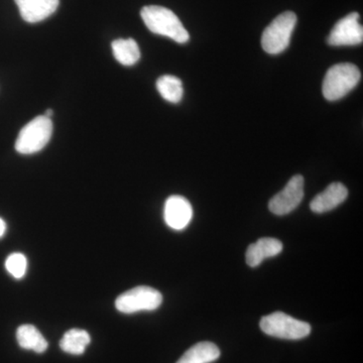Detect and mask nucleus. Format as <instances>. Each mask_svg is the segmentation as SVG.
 Listing matches in <instances>:
<instances>
[{"instance_id":"nucleus-5","label":"nucleus","mask_w":363,"mask_h":363,"mask_svg":"<svg viewBox=\"0 0 363 363\" xmlns=\"http://www.w3.org/2000/svg\"><path fill=\"white\" fill-rule=\"evenodd\" d=\"M52 123L45 116L35 117L23 126L16 142V152L21 155H33L44 149L51 140Z\"/></svg>"},{"instance_id":"nucleus-2","label":"nucleus","mask_w":363,"mask_h":363,"mask_svg":"<svg viewBox=\"0 0 363 363\" xmlns=\"http://www.w3.org/2000/svg\"><path fill=\"white\" fill-rule=\"evenodd\" d=\"M362 79L359 69L350 63L332 66L325 75L322 92L329 101H336L357 87Z\"/></svg>"},{"instance_id":"nucleus-19","label":"nucleus","mask_w":363,"mask_h":363,"mask_svg":"<svg viewBox=\"0 0 363 363\" xmlns=\"http://www.w3.org/2000/svg\"><path fill=\"white\" fill-rule=\"evenodd\" d=\"M6 223L4 219L0 218V238L6 234Z\"/></svg>"},{"instance_id":"nucleus-12","label":"nucleus","mask_w":363,"mask_h":363,"mask_svg":"<svg viewBox=\"0 0 363 363\" xmlns=\"http://www.w3.org/2000/svg\"><path fill=\"white\" fill-rule=\"evenodd\" d=\"M283 250V243L279 240L272 238H260L257 242L248 247L245 253V260L250 267H257L262 260L267 257H274Z\"/></svg>"},{"instance_id":"nucleus-14","label":"nucleus","mask_w":363,"mask_h":363,"mask_svg":"<svg viewBox=\"0 0 363 363\" xmlns=\"http://www.w3.org/2000/svg\"><path fill=\"white\" fill-rule=\"evenodd\" d=\"M220 357V350L214 343L199 342L189 348L176 363H211Z\"/></svg>"},{"instance_id":"nucleus-11","label":"nucleus","mask_w":363,"mask_h":363,"mask_svg":"<svg viewBox=\"0 0 363 363\" xmlns=\"http://www.w3.org/2000/svg\"><path fill=\"white\" fill-rule=\"evenodd\" d=\"M348 196V190L343 184L332 183L323 192L318 194L312 202L310 208L313 212L318 214L325 213L335 209L339 205L345 201Z\"/></svg>"},{"instance_id":"nucleus-7","label":"nucleus","mask_w":363,"mask_h":363,"mask_svg":"<svg viewBox=\"0 0 363 363\" xmlns=\"http://www.w3.org/2000/svg\"><path fill=\"white\" fill-rule=\"evenodd\" d=\"M303 198L304 178L301 175L294 176L286 187L269 200V211L278 216L291 213L301 204Z\"/></svg>"},{"instance_id":"nucleus-10","label":"nucleus","mask_w":363,"mask_h":363,"mask_svg":"<svg viewBox=\"0 0 363 363\" xmlns=\"http://www.w3.org/2000/svg\"><path fill=\"white\" fill-rule=\"evenodd\" d=\"M23 20L37 23L51 16L58 9L60 0H14Z\"/></svg>"},{"instance_id":"nucleus-6","label":"nucleus","mask_w":363,"mask_h":363,"mask_svg":"<svg viewBox=\"0 0 363 363\" xmlns=\"http://www.w3.org/2000/svg\"><path fill=\"white\" fill-rule=\"evenodd\" d=\"M162 303V295L156 289L140 286L121 294L116 301L117 311L133 314L140 311H154Z\"/></svg>"},{"instance_id":"nucleus-9","label":"nucleus","mask_w":363,"mask_h":363,"mask_svg":"<svg viewBox=\"0 0 363 363\" xmlns=\"http://www.w3.org/2000/svg\"><path fill=\"white\" fill-rule=\"evenodd\" d=\"M193 217L190 202L182 196L174 195L164 203V218L167 225L175 230H183L189 225Z\"/></svg>"},{"instance_id":"nucleus-15","label":"nucleus","mask_w":363,"mask_h":363,"mask_svg":"<svg viewBox=\"0 0 363 363\" xmlns=\"http://www.w3.org/2000/svg\"><path fill=\"white\" fill-rule=\"evenodd\" d=\"M112 52L117 62L123 66H133L140 59V47L133 39H118L112 42Z\"/></svg>"},{"instance_id":"nucleus-17","label":"nucleus","mask_w":363,"mask_h":363,"mask_svg":"<svg viewBox=\"0 0 363 363\" xmlns=\"http://www.w3.org/2000/svg\"><path fill=\"white\" fill-rule=\"evenodd\" d=\"M157 89L161 96L171 104H179L183 98V83L175 76L164 75L157 79Z\"/></svg>"},{"instance_id":"nucleus-3","label":"nucleus","mask_w":363,"mask_h":363,"mask_svg":"<svg viewBox=\"0 0 363 363\" xmlns=\"http://www.w3.org/2000/svg\"><path fill=\"white\" fill-rule=\"evenodd\" d=\"M296 25L297 16L293 11L279 14L262 33V49L269 55H279L285 51L290 45Z\"/></svg>"},{"instance_id":"nucleus-13","label":"nucleus","mask_w":363,"mask_h":363,"mask_svg":"<svg viewBox=\"0 0 363 363\" xmlns=\"http://www.w3.org/2000/svg\"><path fill=\"white\" fill-rule=\"evenodd\" d=\"M16 339L23 350H33L39 354L44 353L49 346L39 329L30 324L21 325L18 327Z\"/></svg>"},{"instance_id":"nucleus-16","label":"nucleus","mask_w":363,"mask_h":363,"mask_svg":"<svg viewBox=\"0 0 363 363\" xmlns=\"http://www.w3.org/2000/svg\"><path fill=\"white\" fill-rule=\"evenodd\" d=\"M91 337L87 331L82 329H71L67 331L60 341V347L64 352L72 355H81L89 345Z\"/></svg>"},{"instance_id":"nucleus-18","label":"nucleus","mask_w":363,"mask_h":363,"mask_svg":"<svg viewBox=\"0 0 363 363\" xmlns=\"http://www.w3.org/2000/svg\"><path fill=\"white\" fill-rule=\"evenodd\" d=\"M6 269L14 279H23L28 269V259L26 255L21 252L11 253L6 259Z\"/></svg>"},{"instance_id":"nucleus-1","label":"nucleus","mask_w":363,"mask_h":363,"mask_svg":"<svg viewBox=\"0 0 363 363\" xmlns=\"http://www.w3.org/2000/svg\"><path fill=\"white\" fill-rule=\"evenodd\" d=\"M140 16L150 32L164 35L179 44H186L190 40L188 30L171 9L159 6L143 7Z\"/></svg>"},{"instance_id":"nucleus-20","label":"nucleus","mask_w":363,"mask_h":363,"mask_svg":"<svg viewBox=\"0 0 363 363\" xmlns=\"http://www.w3.org/2000/svg\"><path fill=\"white\" fill-rule=\"evenodd\" d=\"M52 112H54V111H52V109H48V111H45V116L48 117V118H51V117L52 116V114H54V113H52Z\"/></svg>"},{"instance_id":"nucleus-8","label":"nucleus","mask_w":363,"mask_h":363,"mask_svg":"<svg viewBox=\"0 0 363 363\" xmlns=\"http://www.w3.org/2000/svg\"><path fill=\"white\" fill-rule=\"evenodd\" d=\"M363 42V28L359 23V14L351 13L337 21L332 28L327 43L333 47L357 45Z\"/></svg>"},{"instance_id":"nucleus-4","label":"nucleus","mask_w":363,"mask_h":363,"mask_svg":"<svg viewBox=\"0 0 363 363\" xmlns=\"http://www.w3.org/2000/svg\"><path fill=\"white\" fill-rule=\"evenodd\" d=\"M259 326L267 335L286 340H298L311 333V326L307 322L300 321L283 312L272 313L262 317Z\"/></svg>"}]
</instances>
